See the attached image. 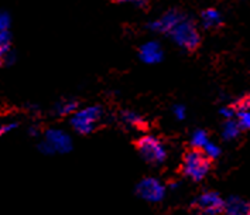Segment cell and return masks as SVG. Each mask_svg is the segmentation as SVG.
Returning <instances> with one entry per match:
<instances>
[{
  "instance_id": "1",
  "label": "cell",
  "mask_w": 250,
  "mask_h": 215,
  "mask_svg": "<svg viewBox=\"0 0 250 215\" xmlns=\"http://www.w3.org/2000/svg\"><path fill=\"white\" fill-rule=\"evenodd\" d=\"M212 160L202 149H192L187 151L183 160V173L194 181L204 180L211 170Z\"/></svg>"
},
{
  "instance_id": "2",
  "label": "cell",
  "mask_w": 250,
  "mask_h": 215,
  "mask_svg": "<svg viewBox=\"0 0 250 215\" xmlns=\"http://www.w3.org/2000/svg\"><path fill=\"white\" fill-rule=\"evenodd\" d=\"M170 34H171L174 41L180 47L185 48L187 51H195L199 47V44H201V36H199V31L197 30V26L188 19L181 20L170 31Z\"/></svg>"
},
{
  "instance_id": "3",
  "label": "cell",
  "mask_w": 250,
  "mask_h": 215,
  "mask_svg": "<svg viewBox=\"0 0 250 215\" xmlns=\"http://www.w3.org/2000/svg\"><path fill=\"white\" fill-rule=\"evenodd\" d=\"M136 148H137L139 154L143 157V160L151 163V164L163 163L167 157V151H166L163 142L151 134L140 137L136 143Z\"/></svg>"
},
{
  "instance_id": "4",
  "label": "cell",
  "mask_w": 250,
  "mask_h": 215,
  "mask_svg": "<svg viewBox=\"0 0 250 215\" xmlns=\"http://www.w3.org/2000/svg\"><path fill=\"white\" fill-rule=\"evenodd\" d=\"M39 149L44 154H54V153H68L72 149L71 137L58 129H50L45 132L44 140L39 145Z\"/></svg>"
},
{
  "instance_id": "5",
  "label": "cell",
  "mask_w": 250,
  "mask_h": 215,
  "mask_svg": "<svg viewBox=\"0 0 250 215\" xmlns=\"http://www.w3.org/2000/svg\"><path fill=\"white\" fill-rule=\"evenodd\" d=\"M101 119V109L98 107H91L86 109L75 110L71 118V126L75 132L81 134L92 133L95 125Z\"/></svg>"
},
{
  "instance_id": "6",
  "label": "cell",
  "mask_w": 250,
  "mask_h": 215,
  "mask_svg": "<svg viewBox=\"0 0 250 215\" xmlns=\"http://www.w3.org/2000/svg\"><path fill=\"white\" fill-rule=\"evenodd\" d=\"M194 207L204 214H219L225 211V200L218 193L209 191L201 194L194 202Z\"/></svg>"
},
{
  "instance_id": "7",
  "label": "cell",
  "mask_w": 250,
  "mask_h": 215,
  "mask_svg": "<svg viewBox=\"0 0 250 215\" xmlns=\"http://www.w3.org/2000/svg\"><path fill=\"white\" fill-rule=\"evenodd\" d=\"M137 193L142 198H145L147 201L156 202L164 197V187L154 178H146L139 184Z\"/></svg>"
},
{
  "instance_id": "8",
  "label": "cell",
  "mask_w": 250,
  "mask_h": 215,
  "mask_svg": "<svg viewBox=\"0 0 250 215\" xmlns=\"http://www.w3.org/2000/svg\"><path fill=\"white\" fill-rule=\"evenodd\" d=\"M181 20H184V16L181 13H178L177 10L168 12L167 14H164L161 19H158L157 22H154L151 27L156 31H163V33H170L174 27L177 26Z\"/></svg>"
},
{
  "instance_id": "9",
  "label": "cell",
  "mask_w": 250,
  "mask_h": 215,
  "mask_svg": "<svg viewBox=\"0 0 250 215\" xmlns=\"http://www.w3.org/2000/svg\"><path fill=\"white\" fill-rule=\"evenodd\" d=\"M202 26L207 30H216L224 26V17L216 9H207L201 13Z\"/></svg>"
},
{
  "instance_id": "10",
  "label": "cell",
  "mask_w": 250,
  "mask_h": 215,
  "mask_svg": "<svg viewBox=\"0 0 250 215\" xmlns=\"http://www.w3.org/2000/svg\"><path fill=\"white\" fill-rule=\"evenodd\" d=\"M161 53L163 51H161V48H160V45H158L157 43H148V44H146V45L142 47L140 57L146 63L154 64V63H157V61L161 60V57H163Z\"/></svg>"
},
{
  "instance_id": "11",
  "label": "cell",
  "mask_w": 250,
  "mask_h": 215,
  "mask_svg": "<svg viewBox=\"0 0 250 215\" xmlns=\"http://www.w3.org/2000/svg\"><path fill=\"white\" fill-rule=\"evenodd\" d=\"M225 211L228 214H249V204L233 197L229 201H225Z\"/></svg>"
},
{
  "instance_id": "12",
  "label": "cell",
  "mask_w": 250,
  "mask_h": 215,
  "mask_svg": "<svg viewBox=\"0 0 250 215\" xmlns=\"http://www.w3.org/2000/svg\"><path fill=\"white\" fill-rule=\"evenodd\" d=\"M242 132V128L240 125L237 123V121L233 119H226L224 125V129H222V137L225 140H233L236 139L237 136Z\"/></svg>"
},
{
  "instance_id": "13",
  "label": "cell",
  "mask_w": 250,
  "mask_h": 215,
  "mask_svg": "<svg viewBox=\"0 0 250 215\" xmlns=\"http://www.w3.org/2000/svg\"><path fill=\"white\" fill-rule=\"evenodd\" d=\"M78 104L74 102V101H64V102H60L57 107H55V113L58 116H66V115H71L77 110Z\"/></svg>"
},
{
  "instance_id": "14",
  "label": "cell",
  "mask_w": 250,
  "mask_h": 215,
  "mask_svg": "<svg viewBox=\"0 0 250 215\" xmlns=\"http://www.w3.org/2000/svg\"><path fill=\"white\" fill-rule=\"evenodd\" d=\"M208 142H209V139H208V133L205 130H195L191 137V145L194 149H204Z\"/></svg>"
},
{
  "instance_id": "15",
  "label": "cell",
  "mask_w": 250,
  "mask_h": 215,
  "mask_svg": "<svg viewBox=\"0 0 250 215\" xmlns=\"http://www.w3.org/2000/svg\"><path fill=\"white\" fill-rule=\"evenodd\" d=\"M122 121L125 122V123H127V125H130V126H136V128L143 125V119L137 113L130 112V110L122 113Z\"/></svg>"
},
{
  "instance_id": "16",
  "label": "cell",
  "mask_w": 250,
  "mask_h": 215,
  "mask_svg": "<svg viewBox=\"0 0 250 215\" xmlns=\"http://www.w3.org/2000/svg\"><path fill=\"white\" fill-rule=\"evenodd\" d=\"M237 123L240 125L242 130H250V109L246 110H237Z\"/></svg>"
},
{
  "instance_id": "17",
  "label": "cell",
  "mask_w": 250,
  "mask_h": 215,
  "mask_svg": "<svg viewBox=\"0 0 250 215\" xmlns=\"http://www.w3.org/2000/svg\"><path fill=\"white\" fill-rule=\"evenodd\" d=\"M204 150V153L213 160V159H218L219 157V154H221V149L218 145H215V143H212V142H208L207 145H205V148L202 149Z\"/></svg>"
},
{
  "instance_id": "18",
  "label": "cell",
  "mask_w": 250,
  "mask_h": 215,
  "mask_svg": "<svg viewBox=\"0 0 250 215\" xmlns=\"http://www.w3.org/2000/svg\"><path fill=\"white\" fill-rule=\"evenodd\" d=\"M232 107L236 109V112L237 110H246V109H250V94L243 95L242 98L236 99V101L233 102Z\"/></svg>"
},
{
  "instance_id": "19",
  "label": "cell",
  "mask_w": 250,
  "mask_h": 215,
  "mask_svg": "<svg viewBox=\"0 0 250 215\" xmlns=\"http://www.w3.org/2000/svg\"><path fill=\"white\" fill-rule=\"evenodd\" d=\"M10 43H12V34H10V31L9 30L0 31V47L10 48Z\"/></svg>"
},
{
  "instance_id": "20",
  "label": "cell",
  "mask_w": 250,
  "mask_h": 215,
  "mask_svg": "<svg viewBox=\"0 0 250 215\" xmlns=\"http://www.w3.org/2000/svg\"><path fill=\"white\" fill-rule=\"evenodd\" d=\"M10 28V16L6 12H0V31H6Z\"/></svg>"
},
{
  "instance_id": "21",
  "label": "cell",
  "mask_w": 250,
  "mask_h": 215,
  "mask_svg": "<svg viewBox=\"0 0 250 215\" xmlns=\"http://www.w3.org/2000/svg\"><path fill=\"white\" fill-rule=\"evenodd\" d=\"M16 128H17V123H3V125H0V136L10 133Z\"/></svg>"
},
{
  "instance_id": "22",
  "label": "cell",
  "mask_w": 250,
  "mask_h": 215,
  "mask_svg": "<svg viewBox=\"0 0 250 215\" xmlns=\"http://www.w3.org/2000/svg\"><path fill=\"white\" fill-rule=\"evenodd\" d=\"M221 115L224 116L225 119H232V118L236 115V109L233 107L222 108V109H221Z\"/></svg>"
},
{
  "instance_id": "23",
  "label": "cell",
  "mask_w": 250,
  "mask_h": 215,
  "mask_svg": "<svg viewBox=\"0 0 250 215\" xmlns=\"http://www.w3.org/2000/svg\"><path fill=\"white\" fill-rule=\"evenodd\" d=\"M113 1H118V3H133V4H136V6H146V3H147V0H113Z\"/></svg>"
},
{
  "instance_id": "24",
  "label": "cell",
  "mask_w": 250,
  "mask_h": 215,
  "mask_svg": "<svg viewBox=\"0 0 250 215\" xmlns=\"http://www.w3.org/2000/svg\"><path fill=\"white\" fill-rule=\"evenodd\" d=\"M174 115L177 116V119H183L185 116V109L183 107L174 108Z\"/></svg>"
},
{
  "instance_id": "25",
  "label": "cell",
  "mask_w": 250,
  "mask_h": 215,
  "mask_svg": "<svg viewBox=\"0 0 250 215\" xmlns=\"http://www.w3.org/2000/svg\"><path fill=\"white\" fill-rule=\"evenodd\" d=\"M9 53V48H3L0 47V65L4 64V58H6V54Z\"/></svg>"
},
{
  "instance_id": "26",
  "label": "cell",
  "mask_w": 250,
  "mask_h": 215,
  "mask_svg": "<svg viewBox=\"0 0 250 215\" xmlns=\"http://www.w3.org/2000/svg\"><path fill=\"white\" fill-rule=\"evenodd\" d=\"M249 214H250V204H249Z\"/></svg>"
}]
</instances>
